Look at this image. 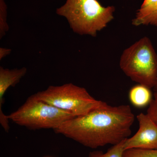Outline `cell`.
<instances>
[{
  "instance_id": "obj_1",
  "label": "cell",
  "mask_w": 157,
  "mask_h": 157,
  "mask_svg": "<svg viewBox=\"0 0 157 157\" xmlns=\"http://www.w3.org/2000/svg\"><path fill=\"white\" fill-rule=\"evenodd\" d=\"M135 115L130 106H105L67 121L54 129L56 134L91 148L115 145L132 133Z\"/></svg>"
},
{
  "instance_id": "obj_2",
  "label": "cell",
  "mask_w": 157,
  "mask_h": 157,
  "mask_svg": "<svg viewBox=\"0 0 157 157\" xmlns=\"http://www.w3.org/2000/svg\"><path fill=\"white\" fill-rule=\"evenodd\" d=\"M115 8L104 7L98 0H67L56 13L67 20L74 33L96 37L113 19Z\"/></svg>"
},
{
  "instance_id": "obj_3",
  "label": "cell",
  "mask_w": 157,
  "mask_h": 157,
  "mask_svg": "<svg viewBox=\"0 0 157 157\" xmlns=\"http://www.w3.org/2000/svg\"><path fill=\"white\" fill-rule=\"evenodd\" d=\"M120 67L133 81L150 89L154 87L157 76V54L150 39L144 37L125 49Z\"/></svg>"
},
{
  "instance_id": "obj_4",
  "label": "cell",
  "mask_w": 157,
  "mask_h": 157,
  "mask_svg": "<svg viewBox=\"0 0 157 157\" xmlns=\"http://www.w3.org/2000/svg\"><path fill=\"white\" fill-rule=\"evenodd\" d=\"M35 95L39 100L70 113L76 117L86 115L107 104L96 100L84 88L72 83L51 86Z\"/></svg>"
},
{
  "instance_id": "obj_5",
  "label": "cell",
  "mask_w": 157,
  "mask_h": 157,
  "mask_svg": "<svg viewBox=\"0 0 157 157\" xmlns=\"http://www.w3.org/2000/svg\"><path fill=\"white\" fill-rule=\"evenodd\" d=\"M7 117L14 123L33 130H54L66 121L76 117L39 100L35 94L29 97L22 106Z\"/></svg>"
},
{
  "instance_id": "obj_6",
  "label": "cell",
  "mask_w": 157,
  "mask_h": 157,
  "mask_svg": "<svg viewBox=\"0 0 157 157\" xmlns=\"http://www.w3.org/2000/svg\"><path fill=\"white\" fill-rule=\"evenodd\" d=\"M137 119L139 128L137 133L127 138L124 150L131 148L157 149V124L147 114L140 113Z\"/></svg>"
},
{
  "instance_id": "obj_7",
  "label": "cell",
  "mask_w": 157,
  "mask_h": 157,
  "mask_svg": "<svg viewBox=\"0 0 157 157\" xmlns=\"http://www.w3.org/2000/svg\"><path fill=\"white\" fill-rule=\"evenodd\" d=\"M27 71L25 67L9 70L0 67V119H3L6 117L2 109L4 95L9 87H14L19 82Z\"/></svg>"
},
{
  "instance_id": "obj_8",
  "label": "cell",
  "mask_w": 157,
  "mask_h": 157,
  "mask_svg": "<svg viewBox=\"0 0 157 157\" xmlns=\"http://www.w3.org/2000/svg\"><path fill=\"white\" fill-rule=\"evenodd\" d=\"M130 102L134 106L142 108L149 104L152 100L150 89L143 85L133 86L129 93Z\"/></svg>"
},
{
  "instance_id": "obj_9",
  "label": "cell",
  "mask_w": 157,
  "mask_h": 157,
  "mask_svg": "<svg viewBox=\"0 0 157 157\" xmlns=\"http://www.w3.org/2000/svg\"><path fill=\"white\" fill-rule=\"evenodd\" d=\"M125 140L113 145L106 153L101 151H93L90 153L87 157H123L125 151L124 144Z\"/></svg>"
},
{
  "instance_id": "obj_10",
  "label": "cell",
  "mask_w": 157,
  "mask_h": 157,
  "mask_svg": "<svg viewBox=\"0 0 157 157\" xmlns=\"http://www.w3.org/2000/svg\"><path fill=\"white\" fill-rule=\"evenodd\" d=\"M123 157H157V149H128L124 151Z\"/></svg>"
},
{
  "instance_id": "obj_11",
  "label": "cell",
  "mask_w": 157,
  "mask_h": 157,
  "mask_svg": "<svg viewBox=\"0 0 157 157\" xmlns=\"http://www.w3.org/2000/svg\"><path fill=\"white\" fill-rule=\"evenodd\" d=\"M7 22V6L4 0H0V38L2 39L9 31Z\"/></svg>"
},
{
  "instance_id": "obj_12",
  "label": "cell",
  "mask_w": 157,
  "mask_h": 157,
  "mask_svg": "<svg viewBox=\"0 0 157 157\" xmlns=\"http://www.w3.org/2000/svg\"><path fill=\"white\" fill-rule=\"evenodd\" d=\"M147 114L157 124V93L154 94V98L152 99L147 110Z\"/></svg>"
},
{
  "instance_id": "obj_13",
  "label": "cell",
  "mask_w": 157,
  "mask_h": 157,
  "mask_svg": "<svg viewBox=\"0 0 157 157\" xmlns=\"http://www.w3.org/2000/svg\"><path fill=\"white\" fill-rule=\"evenodd\" d=\"M149 25H154L157 26V0H155V7L154 13L153 14Z\"/></svg>"
},
{
  "instance_id": "obj_14",
  "label": "cell",
  "mask_w": 157,
  "mask_h": 157,
  "mask_svg": "<svg viewBox=\"0 0 157 157\" xmlns=\"http://www.w3.org/2000/svg\"><path fill=\"white\" fill-rule=\"evenodd\" d=\"M11 52V49H9V48H0V60H2L5 57L9 55Z\"/></svg>"
},
{
  "instance_id": "obj_15",
  "label": "cell",
  "mask_w": 157,
  "mask_h": 157,
  "mask_svg": "<svg viewBox=\"0 0 157 157\" xmlns=\"http://www.w3.org/2000/svg\"><path fill=\"white\" fill-rule=\"evenodd\" d=\"M154 88L155 90V92L157 93V76L156 78L155 82V84L154 86Z\"/></svg>"
},
{
  "instance_id": "obj_16",
  "label": "cell",
  "mask_w": 157,
  "mask_h": 157,
  "mask_svg": "<svg viewBox=\"0 0 157 157\" xmlns=\"http://www.w3.org/2000/svg\"></svg>"
}]
</instances>
